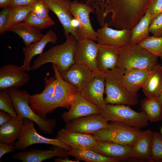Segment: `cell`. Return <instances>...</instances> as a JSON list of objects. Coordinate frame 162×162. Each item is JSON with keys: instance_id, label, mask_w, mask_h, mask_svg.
<instances>
[{"instance_id": "6da1fadb", "label": "cell", "mask_w": 162, "mask_h": 162, "mask_svg": "<svg viewBox=\"0 0 162 162\" xmlns=\"http://www.w3.org/2000/svg\"><path fill=\"white\" fill-rule=\"evenodd\" d=\"M53 77L44 78V89L41 92L30 95L28 102L34 111L42 118L46 119L47 114L55 109L63 107L69 110L76 94L79 92L74 86L61 77L57 67L52 64Z\"/></svg>"}, {"instance_id": "7a4b0ae2", "label": "cell", "mask_w": 162, "mask_h": 162, "mask_svg": "<svg viewBox=\"0 0 162 162\" xmlns=\"http://www.w3.org/2000/svg\"><path fill=\"white\" fill-rule=\"evenodd\" d=\"M65 36L66 40L63 43L53 46L39 55L31 67L32 70H35L43 64L51 62L56 65L61 74L75 63L74 53L78 40L70 34Z\"/></svg>"}, {"instance_id": "3957f363", "label": "cell", "mask_w": 162, "mask_h": 162, "mask_svg": "<svg viewBox=\"0 0 162 162\" xmlns=\"http://www.w3.org/2000/svg\"><path fill=\"white\" fill-rule=\"evenodd\" d=\"M125 70L116 67L105 72L106 104L135 106L138 102L137 94L130 92L123 81Z\"/></svg>"}, {"instance_id": "277c9868", "label": "cell", "mask_w": 162, "mask_h": 162, "mask_svg": "<svg viewBox=\"0 0 162 162\" xmlns=\"http://www.w3.org/2000/svg\"><path fill=\"white\" fill-rule=\"evenodd\" d=\"M7 90L12 99L18 116L22 119L27 118L33 121L38 125L39 130L44 133H53L56 126V120L53 118L44 119L34 111L29 104L30 95L28 92L16 88H11Z\"/></svg>"}, {"instance_id": "5b68a950", "label": "cell", "mask_w": 162, "mask_h": 162, "mask_svg": "<svg viewBox=\"0 0 162 162\" xmlns=\"http://www.w3.org/2000/svg\"><path fill=\"white\" fill-rule=\"evenodd\" d=\"M158 57L137 44L119 47L117 67L123 70L137 68L152 70L158 64Z\"/></svg>"}, {"instance_id": "8992f818", "label": "cell", "mask_w": 162, "mask_h": 162, "mask_svg": "<svg viewBox=\"0 0 162 162\" xmlns=\"http://www.w3.org/2000/svg\"><path fill=\"white\" fill-rule=\"evenodd\" d=\"M144 131L123 123L110 121L105 127L92 135L98 140L111 141L131 146Z\"/></svg>"}, {"instance_id": "52a82bcc", "label": "cell", "mask_w": 162, "mask_h": 162, "mask_svg": "<svg viewBox=\"0 0 162 162\" xmlns=\"http://www.w3.org/2000/svg\"><path fill=\"white\" fill-rule=\"evenodd\" d=\"M101 114L109 121L119 122L134 127L142 128L149 124L144 111L136 112L128 105L106 104Z\"/></svg>"}, {"instance_id": "ba28073f", "label": "cell", "mask_w": 162, "mask_h": 162, "mask_svg": "<svg viewBox=\"0 0 162 162\" xmlns=\"http://www.w3.org/2000/svg\"><path fill=\"white\" fill-rule=\"evenodd\" d=\"M22 131L18 140L14 143L16 150L25 151L29 146L37 144H45L58 146L69 151L72 148L57 138L46 137L39 134L34 126V122L30 119H23Z\"/></svg>"}, {"instance_id": "9c48e42d", "label": "cell", "mask_w": 162, "mask_h": 162, "mask_svg": "<svg viewBox=\"0 0 162 162\" xmlns=\"http://www.w3.org/2000/svg\"><path fill=\"white\" fill-rule=\"evenodd\" d=\"M70 11L74 19L79 22L77 29L78 40L87 38L96 41V32L92 27L89 19L90 14L95 12L94 9L86 4L74 1L71 3Z\"/></svg>"}, {"instance_id": "30bf717a", "label": "cell", "mask_w": 162, "mask_h": 162, "mask_svg": "<svg viewBox=\"0 0 162 162\" xmlns=\"http://www.w3.org/2000/svg\"><path fill=\"white\" fill-rule=\"evenodd\" d=\"M55 14L63 28L64 36L70 34L77 39L75 19L70 11L71 2L69 0H41Z\"/></svg>"}, {"instance_id": "8fae6325", "label": "cell", "mask_w": 162, "mask_h": 162, "mask_svg": "<svg viewBox=\"0 0 162 162\" xmlns=\"http://www.w3.org/2000/svg\"><path fill=\"white\" fill-rule=\"evenodd\" d=\"M105 83V72L99 71L93 72L89 81L80 92V94L101 110L106 104L103 97Z\"/></svg>"}, {"instance_id": "7c38bea8", "label": "cell", "mask_w": 162, "mask_h": 162, "mask_svg": "<svg viewBox=\"0 0 162 162\" xmlns=\"http://www.w3.org/2000/svg\"><path fill=\"white\" fill-rule=\"evenodd\" d=\"M22 66L9 64L0 68V90L18 88L28 82L30 76Z\"/></svg>"}, {"instance_id": "4fadbf2b", "label": "cell", "mask_w": 162, "mask_h": 162, "mask_svg": "<svg viewBox=\"0 0 162 162\" xmlns=\"http://www.w3.org/2000/svg\"><path fill=\"white\" fill-rule=\"evenodd\" d=\"M97 43L121 47L130 44L131 30L112 28L106 22L96 31Z\"/></svg>"}, {"instance_id": "5bb4252c", "label": "cell", "mask_w": 162, "mask_h": 162, "mask_svg": "<svg viewBox=\"0 0 162 162\" xmlns=\"http://www.w3.org/2000/svg\"><path fill=\"white\" fill-rule=\"evenodd\" d=\"M109 122L101 114H93L73 120L66 123L65 128L71 131L92 134Z\"/></svg>"}, {"instance_id": "9a60e30c", "label": "cell", "mask_w": 162, "mask_h": 162, "mask_svg": "<svg viewBox=\"0 0 162 162\" xmlns=\"http://www.w3.org/2000/svg\"><path fill=\"white\" fill-rule=\"evenodd\" d=\"M99 45L87 38L78 40L75 51V63L82 64L88 66L93 72L98 71L96 58Z\"/></svg>"}, {"instance_id": "2e32d148", "label": "cell", "mask_w": 162, "mask_h": 162, "mask_svg": "<svg viewBox=\"0 0 162 162\" xmlns=\"http://www.w3.org/2000/svg\"><path fill=\"white\" fill-rule=\"evenodd\" d=\"M104 156L114 158L120 162L134 161L131 146L115 142L98 140L97 146L91 149Z\"/></svg>"}, {"instance_id": "e0dca14e", "label": "cell", "mask_w": 162, "mask_h": 162, "mask_svg": "<svg viewBox=\"0 0 162 162\" xmlns=\"http://www.w3.org/2000/svg\"><path fill=\"white\" fill-rule=\"evenodd\" d=\"M101 112L100 108L77 92L68 111L64 112L61 115V118L66 123L78 118L91 114H101Z\"/></svg>"}, {"instance_id": "ac0fdd59", "label": "cell", "mask_w": 162, "mask_h": 162, "mask_svg": "<svg viewBox=\"0 0 162 162\" xmlns=\"http://www.w3.org/2000/svg\"><path fill=\"white\" fill-rule=\"evenodd\" d=\"M56 138L73 149H91L97 145V140L92 134L71 131L65 128L58 131Z\"/></svg>"}, {"instance_id": "d6986e66", "label": "cell", "mask_w": 162, "mask_h": 162, "mask_svg": "<svg viewBox=\"0 0 162 162\" xmlns=\"http://www.w3.org/2000/svg\"><path fill=\"white\" fill-rule=\"evenodd\" d=\"M86 65L75 63L66 72L60 74L62 78L75 87L80 92L86 86L92 74Z\"/></svg>"}, {"instance_id": "ffe728a7", "label": "cell", "mask_w": 162, "mask_h": 162, "mask_svg": "<svg viewBox=\"0 0 162 162\" xmlns=\"http://www.w3.org/2000/svg\"><path fill=\"white\" fill-rule=\"evenodd\" d=\"M55 146L54 150L32 148L28 151L19 152L11 156L10 158L22 162H41L55 156L64 158L68 155L67 150L58 146Z\"/></svg>"}, {"instance_id": "44dd1931", "label": "cell", "mask_w": 162, "mask_h": 162, "mask_svg": "<svg viewBox=\"0 0 162 162\" xmlns=\"http://www.w3.org/2000/svg\"><path fill=\"white\" fill-rule=\"evenodd\" d=\"M58 38L56 33L50 30L44 34L43 38L39 40L32 43L28 46L22 47V50L25 56L22 66L24 70L29 71L32 70L30 66L31 61L33 58L40 55L43 51L47 44L51 43L55 44Z\"/></svg>"}, {"instance_id": "7402d4cb", "label": "cell", "mask_w": 162, "mask_h": 162, "mask_svg": "<svg viewBox=\"0 0 162 162\" xmlns=\"http://www.w3.org/2000/svg\"><path fill=\"white\" fill-rule=\"evenodd\" d=\"M99 45L96 58L98 70L106 72L115 68L118 60L119 47L110 45Z\"/></svg>"}, {"instance_id": "603a6c76", "label": "cell", "mask_w": 162, "mask_h": 162, "mask_svg": "<svg viewBox=\"0 0 162 162\" xmlns=\"http://www.w3.org/2000/svg\"><path fill=\"white\" fill-rule=\"evenodd\" d=\"M23 119L18 116L13 117L8 122L0 127V142L7 144H14L22 134Z\"/></svg>"}, {"instance_id": "cb8c5ba5", "label": "cell", "mask_w": 162, "mask_h": 162, "mask_svg": "<svg viewBox=\"0 0 162 162\" xmlns=\"http://www.w3.org/2000/svg\"><path fill=\"white\" fill-rule=\"evenodd\" d=\"M147 98H156L162 91V66L158 64L149 74L142 87Z\"/></svg>"}, {"instance_id": "d4e9b609", "label": "cell", "mask_w": 162, "mask_h": 162, "mask_svg": "<svg viewBox=\"0 0 162 162\" xmlns=\"http://www.w3.org/2000/svg\"><path fill=\"white\" fill-rule=\"evenodd\" d=\"M153 131L148 129L131 146L134 161L147 160L152 162L151 157V145Z\"/></svg>"}, {"instance_id": "484cf974", "label": "cell", "mask_w": 162, "mask_h": 162, "mask_svg": "<svg viewBox=\"0 0 162 162\" xmlns=\"http://www.w3.org/2000/svg\"><path fill=\"white\" fill-rule=\"evenodd\" d=\"M151 71L134 68L125 70L123 81L128 90L132 93L137 94L138 91L142 88Z\"/></svg>"}, {"instance_id": "4316f807", "label": "cell", "mask_w": 162, "mask_h": 162, "mask_svg": "<svg viewBox=\"0 0 162 162\" xmlns=\"http://www.w3.org/2000/svg\"><path fill=\"white\" fill-rule=\"evenodd\" d=\"M9 31L14 32L21 38L26 46L39 40L44 35L40 30L25 22L11 27L8 31Z\"/></svg>"}, {"instance_id": "83f0119b", "label": "cell", "mask_w": 162, "mask_h": 162, "mask_svg": "<svg viewBox=\"0 0 162 162\" xmlns=\"http://www.w3.org/2000/svg\"><path fill=\"white\" fill-rule=\"evenodd\" d=\"M152 0H117L125 14L129 17L138 18L143 16Z\"/></svg>"}, {"instance_id": "f1b7e54d", "label": "cell", "mask_w": 162, "mask_h": 162, "mask_svg": "<svg viewBox=\"0 0 162 162\" xmlns=\"http://www.w3.org/2000/svg\"><path fill=\"white\" fill-rule=\"evenodd\" d=\"M68 155L75 158L76 160H82L87 162H119L114 158L101 155L90 149H72L68 151Z\"/></svg>"}, {"instance_id": "f546056e", "label": "cell", "mask_w": 162, "mask_h": 162, "mask_svg": "<svg viewBox=\"0 0 162 162\" xmlns=\"http://www.w3.org/2000/svg\"><path fill=\"white\" fill-rule=\"evenodd\" d=\"M151 15L146 10L144 16L131 30V44H136L143 39L149 36V27L152 20Z\"/></svg>"}, {"instance_id": "4dcf8cb0", "label": "cell", "mask_w": 162, "mask_h": 162, "mask_svg": "<svg viewBox=\"0 0 162 162\" xmlns=\"http://www.w3.org/2000/svg\"><path fill=\"white\" fill-rule=\"evenodd\" d=\"M140 105L148 121L156 122L162 120V106L156 98L144 99L140 101Z\"/></svg>"}, {"instance_id": "1f68e13d", "label": "cell", "mask_w": 162, "mask_h": 162, "mask_svg": "<svg viewBox=\"0 0 162 162\" xmlns=\"http://www.w3.org/2000/svg\"><path fill=\"white\" fill-rule=\"evenodd\" d=\"M33 5L26 7L10 8L6 32L11 27L25 22L32 11Z\"/></svg>"}, {"instance_id": "d6a6232c", "label": "cell", "mask_w": 162, "mask_h": 162, "mask_svg": "<svg viewBox=\"0 0 162 162\" xmlns=\"http://www.w3.org/2000/svg\"><path fill=\"white\" fill-rule=\"evenodd\" d=\"M137 45L146 50L162 60V37L149 36L138 43Z\"/></svg>"}, {"instance_id": "836d02e7", "label": "cell", "mask_w": 162, "mask_h": 162, "mask_svg": "<svg viewBox=\"0 0 162 162\" xmlns=\"http://www.w3.org/2000/svg\"><path fill=\"white\" fill-rule=\"evenodd\" d=\"M152 162L162 160V135L156 131L153 132L151 145Z\"/></svg>"}, {"instance_id": "e575fe53", "label": "cell", "mask_w": 162, "mask_h": 162, "mask_svg": "<svg viewBox=\"0 0 162 162\" xmlns=\"http://www.w3.org/2000/svg\"><path fill=\"white\" fill-rule=\"evenodd\" d=\"M24 22L39 30L48 28L56 24L55 22L51 17L43 18L37 16L32 11Z\"/></svg>"}, {"instance_id": "d590c367", "label": "cell", "mask_w": 162, "mask_h": 162, "mask_svg": "<svg viewBox=\"0 0 162 162\" xmlns=\"http://www.w3.org/2000/svg\"><path fill=\"white\" fill-rule=\"evenodd\" d=\"M0 110L9 113L12 117L17 116L12 99L7 90L0 91Z\"/></svg>"}, {"instance_id": "8d00e7d4", "label": "cell", "mask_w": 162, "mask_h": 162, "mask_svg": "<svg viewBox=\"0 0 162 162\" xmlns=\"http://www.w3.org/2000/svg\"><path fill=\"white\" fill-rule=\"evenodd\" d=\"M149 31L155 37H162V13L152 19Z\"/></svg>"}, {"instance_id": "74e56055", "label": "cell", "mask_w": 162, "mask_h": 162, "mask_svg": "<svg viewBox=\"0 0 162 162\" xmlns=\"http://www.w3.org/2000/svg\"><path fill=\"white\" fill-rule=\"evenodd\" d=\"M50 10L48 7L40 0L32 5V12L41 18L47 19L51 17L49 15Z\"/></svg>"}, {"instance_id": "f35d334b", "label": "cell", "mask_w": 162, "mask_h": 162, "mask_svg": "<svg viewBox=\"0 0 162 162\" xmlns=\"http://www.w3.org/2000/svg\"><path fill=\"white\" fill-rule=\"evenodd\" d=\"M10 8L7 6L3 8L0 12V33L1 35L6 32Z\"/></svg>"}, {"instance_id": "ab89813d", "label": "cell", "mask_w": 162, "mask_h": 162, "mask_svg": "<svg viewBox=\"0 0 162 162\" xmlns=\"http://www.w3.org/2000/svg\"><path fill=\"white\" fill-rule=\"evenodd\" d=\"M146 10L150 14L152 19L162 13V0H152Z\"/></svg>"}, {"instance_id": "60d3db41", "label": "cell", "mask_w": 162, "mask_h": 162, "mask_svg": "<svg viewBox=\"0 0 162 162\" xmlns=\"http://www.w3.org/2000/svg\"><path fill=\"white\" fill-rule=\"evenodd\" d=\"M40 0H11L8 6L10 8L32 5Z\"/></svg>"}, {"instance_id": "b9f144b4", "label": "cell", "mask_w": 162, "mask_h": 162, "mask_svg": "<svg viewBox=\"0 0 162 162\" xmlns=\"http://www.w3.org/2000/svg\"><path fill=\"white\" fill-rule=\"evenodd\" d=\"M15 150L14 144L0 142V159L6 154L14 152Z\"/></svg>"}, {"instance_id": "7bdbcfd3", "label": "cell", "mask_w": 162, "mask_h": 162, "mask_svg": "<svg viewBox=\"0 0 162 162\" xmlns=\"http://www.w3.org/2000/svg\"><path fill=\"white\" fill-rule=\"evenodd\" d=\"M9 113L4 111L0 110V125L9 122L12 118Z\"/></svg>"}, {"instance_id": "ee69618b", "label": "cell", "mask_w": 162, "mask_h": 162, "mask_svg": "<svg viewBox=\"0 0 162 162\" xmlns=\"http://www.w3.org/2000/svg\"><path fill=\"white\" fill-rule=\"evenodd\" d=\"M54 161L55 162H79L80 161L76 160L74 161L72 160L69 159L68 156L62 158V157H59V158H56L54 159Z\"/></svg>"}, {"instance_id": "f6af8a7d", "label": "cell", "mask_w": 162, "mask_h": 162, "mask_svg": "<svg viewBox=\"0 0 162 162\" xmlns=\"http://www.w3.org/2000/svg\"><path fill=\"white\" fill-rule=\"evenodd\" d=\"M11 0H0V8H3L8 6Z\"/></svg>"}, {"instance_id": "bcb514c9", "label": "cell", "mask_w": 162, "mask_h": 162, "mask_svg": "<svg viewBox=\"0 0 162 162\" xmlns=\"http://www.w3.org/2000/svg\"><path fill=\"white\" fill-rule=\"evenodd\" d=\"M156 98L162 106V91Z\"/></svg>"}, {"instance_id": "7dc6e473", "label": "cell", "mask_w": 162, "mask_h": 162, "mask_svg": "<svg viewBox=\"0 0 162 162\" xmlns=\"http://www.w3.org/2000/svg\"><path fill=\"white\" fill-rule=\"evenodd\" d=\"M158 162H162V160H161L158 161Z\"/></svg>"}, {"instance_id": "c3c4849f", "label": "cell", "mask_w": 162, "mask_h": 162, "mask_svg": "<svg viewBox=\"0 0 162 162\" xmlns=\"http://www.w3.org/2000/svg\"><path fill=\"white\" fill-rule=\"evenodd\" d=\"M161 133L162 135V128L161 129Z\"/></svg>"}]
</instances>
